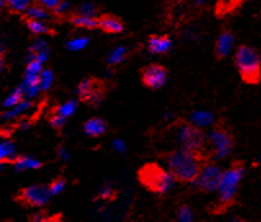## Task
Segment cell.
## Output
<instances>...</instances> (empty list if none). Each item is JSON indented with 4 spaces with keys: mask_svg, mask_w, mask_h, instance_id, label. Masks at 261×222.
I'll list each match as a JSON object with an SVG mask.
<instances>
[{
    "mask_svg": "<svg viewBox=\"0 0 261 222\" xmlns=\"http://www.w3.org/2000/svg\"><path fill=\"white\" fill-rule=\"evenodd\" d=\"M166 163L173 176L181 183L193 181L202 167L198 154L183 148L171 151L166 158Z\"/></svg>",
    "mask_w": 261,
    "mask_h": 222,
    "instance_id": "6da1fadb",
    "label": "cell"
},
{
    "mask_svg": "<svg viewBox=\"0 0 261 222\" xmlns=\"http://www.w3.org/2000/svg\"><path fill=\"white\" fill-rule=\"evenodd\" d=\"M139 180L153 193L165 194L174 186L176 179L169 170H164L158 164L148 163L139 171Z\"/></svg>",
    "mask_w": 261,
    "mask_h": 222,
    "instance_id": "7a4b0ae2",
    "label": "cell"
},
{
    "mask_svg": "<svg viewBox=\"0 0 261 222\" xmlns=\"http://www.w3.org/2000/svg\"><path fill=\"white\" fill-rule=\"evenodd\" d=\"M235 67L242 78L248 84H256L261 76V59L254 48L242 45L234 54Z\"/></svg>",
    "mask_w": 261,
    "mask_h": 222,
    "instance_id": "3957f363",
    "label": "cell"
},
{
    "mask_svg": "<svg viewBox=\"0 0 261 222\" xmlns=\"http://www.w3.org/2000/svg\"><path fill=\"white\" fill-rule=\"evenodd\" d=\"M243 175H245V168L242 164H233L225 172H222L221 181L218 187L219 203L222 207H226L234 200L235 193L243 179Z\"/></svg>",
    "mask_w": 261,
    "mask_h": 222,
    "instance_id": "277c9868",
    "label": "cell"
},
{
    "mask_svg": "<svg viewBox=\"0 0 261 222\" xmlns=\"http://www.w3.org/2000/svg\"><path fill=\"white\" fill-rule=\"evenodd\" d=\"M222 171L216 163L203 164L200 170V174L193 181H190L193 189L202 190L206 193L218 191L219 184L221 181Z\"/></svg>",
    "mask_w": 261,
    "mask_h": 222,
    "instance_id": "5b68a950",
    "label": "cell"
},
{
    "mask_svg": "<svg viewBox=\"0 0 261 222\" xmlns=\"http://www.w3.org/2000/svg\"><path fill=\"white\" fill-rule=\"evenodd\" d=\"M176 140L183 149L198 153L206 143V136L193 123H183L176 130Z\"/></svg>",
    "mask_w": 261,
    "mask_h": 222,
    "instance_id": "8992f818",
    "label": "cell"
},
{
    "mask_svg": "<svg viewBox=\"0 0 261 222\" xmlns=\"http://www.w3.org/2000/svg\"><path fill=\"white\" fill-rule=\"evenodd\" d=\"M206 140L209 142L213 157L216 161H220L222 158L228 157L233 150V138L232 135L222 127H215L207 132Z\"/></svg>",
    "mask_w": 261,
    "mask_h": 222,
    "instance_id": "52a82bcc",
    "label": "cell"
},
{
    "mask_svg": "<svg viewBox=\"0 0 261 222\" xmlns=\"http://www.w3.org/2000/svg\"><path fill=\"white\" fill-rule=\"evenodd\" d=\"M49 186L45 185H33L26 189H23L20 193L18 199L30 207H44L49 202L50 198Z\"/></svg>",
    "mask_w": 261,
    "mask_h": 222,
    "instance_id": "ba28073f",
    "label": "cell"
},
{
    "mask_svg": "<svg viewBox=\"0 0 261 222\" xmlns=\"http://www.w3.org/2000/svg\"><path fill=\"white\" fill-rule=\"evenodd\" d=\"M142 81L144 86L152 90H157L168 81V70L162 66L151 65L142 71Z\"/></svg>",
    "mask_w": 261,
    "mask_h": 222,
    "instance_id": "9c48e42d",
    "label": "cell"
},
{
    "mask_svg": "<svg viewBox=\"0 0 261 222\" xmlns=\"http://www.w3.org/2000/svg\"><path fill=\"white\" fill-rule=\"evenodd\" d=\"M234 36L230 31H224L221 35L218 37V41H216L215 46V52L218 58H225L228 55H230V53L233 52L234 49Z\"/></svg>",
    "mask_w": 261,
    "mask_h": 222,
    "instance_id": "30bf717a",
    "label": "cell"
},
{
    "mask_svg": "<svg viewBox=\"0 0 261 222\" xmlns=\"http://www.w3.org/2000/svg\"><path fill=\"white\" fill-rule=\"evenodd\" d=\"M147 46L152 54H166L173 46V42L168 36H152Z\"/></svg>",
    "mask_w": 261,
    "mask_h": 222,
    "instance_id": "8fae6325",
    "label": "cell"
},
{
    "mask_svg": "<svg viewBox=\"0 0 261 222\" xmlns=\"http://www.w3.org/2000/svg\"><path fill=\"white\" fill-rule=\"evenodd\" d=\"M107 130V125L102 118H94L87 119L84 123V132L90 138H98V136L103 135Z\"/></svg>",
    "mask_w": 261,
    "mask_h": 222,
    "instance_id": "7c38bea8",
    "label": "cell"
},
{
    "mask_svg": "<svg viewBox=\"0 0 261 222\" xmlns=\"http://www.w3.org/2000/svg\"><path fill=\"white\" fill-rule=\"evenodd\" d=\"M17 159V150L16 145L13 142L8 140L7 138H4V140L0 144V162L1 164L5 163H13Z\"/></svg>",
    "mask_w": 261,
    "mask_h": 222,
    "instance_id": "4fadbf2b",
    "label": "cell"
},
{
    "mask_svg": "<svg viewBox=\"0 0 261 222\" xmlns=\"http://www.w3.org/2000/svg\"><path fill=\"white\" fill-rule=\"evenodd\" d=\"M33 108V102L30 99H23L20 104H17L13 108H9L3 113V119L5 121H12L14 118L23 116L27 111H30Z\"/></svg>",
    "mask_w": 261,
    "mask_h": 222,
    "instance_id": "5bb4252c",
    "label": "cell"
},
{
    "mask_svg": "<svg viewBox=\"0 0 261 222\" xmlns=\"http://www.w3.org/2000/svg\"><path fill=\"white\" fill-rule=\"evenodd\" d=\"M190 123H193L197 127H207V126H211L215 121V117L211 112H207V111H196V112H192L189 117Z\"/></svg>",
    "mask_w": 261,
    "mask_h": 222,
    "instance_id": "9a60e30c",
    "label": "cell"
},
{
    "mask_svg": "<svg viewBox=\"0 0 261 222\" xmlns=\"http://www.w3.org/2000/svg\"><path fill=\"white\" fill-rule=\"evenodd\" d=\"M98 21H99V27L106 33L119 34L124 30V25L121 23V21L117 20L116 17L104 16Z\"/></svg>",
    "mask_w": 261,
    "mask_h": 222,
    "instance_id": "2e32d148",
    "label": "cell"
},
{
    "mask_svg": "<svg viewBox=\"0 0 261 222\" xmlns=\"http://www.w3.org/2000/svg\"><path fill=\"white\" fill-rule=\"evenodd\" d=\"M100 84L98 81L93 80V78H87V80H83L80 84L76 87V94L81 100L87 102V99L90 97V94L93 93L97 87H99Z\"/></svg>",
    "mask_w": 261,
    "mask_h": 222,
    "instance_id": "e0dca14e",
    "label": "cell"
},
{
    "mask_svg": "<svg viewBox=\"0 0 261 222\" xmlns=\"http://www.w3.org/2000/svg\"><path fill=\"white\" fill-rule=\"evenodd\" d=\"M14 168L17 172H23L26 170H38L43 166V163L33 157H17L16 161L13 162Z\"/></svg>",
    "mask_w": 261,
    "mask_h": 222,
    "instance_id": "ac0fdd59",
    "label": "cell"
},
{
    "mask_svg": "<svg viewBox=\"0 0 261 222\" xmlns=\"http://www.w3.org/2000/svg\"><path fill=\"white\" fill-rule=\"evenodd\" d=\"M23 99H26V98H25V90H23V87L20 85V86L10 91L9 95L4 100L3 107L4 108H7V110H9V108L16 107L17 104H20Z\"/></svg>",
    "mask_w": 261,
    "mask_h": 222,
    "instance_id": "d6986e66",
    "label": "cell"
},
{
    "mask_svg": "<svg viewBox=\"0 0 261 222\" xmlns=\"http://www.w3.org/2000/svg\"><path fill=\"white\" fill-rule=\"evenodd\" d=\"M49 9H46L45 7L43 5H31L26 9L25 12V17L27 20H40V21H45L49 18Z\"/></svg>",
    "mask_w": 261,
    "mask_h": 222,
    "instance_id": "ffe728a7",
    "label": "cell"
},
{
    "mask_svg": "<svg viewBox=\"0 0 261 222\" xmlns=\"http://www.w3.org/2000/svg\"><path fill=\"white\" fill-rule=\"evenodd\" d=\"M71 21L72 25L78 27H83V29H95V27H99V21L95 20V17L75 14Z\"/></svg>",
    "mask_w": 261,
    "mask_h": 222,
    "instance_id": "44dd1931",
    "label": "cell"
},
{
    "mask_svg": "<svg viewBox=\"0 0 261 222\" xmlns=\"http://www.w3.org/2000/svg\"><path fill=\"white\" fill-rule=\"evenodd\" d=\"M27 27L35 35H46L52 31V29L48 26L45 21L40 20H27Z\"/></svg>",
    "mask_w": 261,
    "mask_h": 222,
    "instance_id": "7402d4cb",
    "label": "cell"
},
{
    "mask_svg": "<svg viewBox=\"0 0 261 222\" xmlns=\"http://www.w3.org/2000/svg\"><path fill=\"white\" fill-rule=\"evenodd\" d=\"M126 55H128V49L125 46H117L116 49H113L112 52L110 53L107 62H108V65L116 66L125 61Z\"/></svg>",
    "mask_w": 261,
    "mask_h": 222,
    "instance_id": "603a6c76",
    "label": "cell"
},
{
    "mask_svg": "<svg viewBox=\"0 0 261 222\" xmlns=\"http://www.w3.org/2000/svg\"><path fill=\"white\" fill-rule=\"evenodd\" d=\"M78 110V102L76 100H68L66 103L59 104L57 108H55V113H58L61 116L68 118L70 116H72L75 112Z\"/></svg>",
    "mask_w": 261,
    "mask_h": 222,
    "instance_id": "cb8c5ba5",
    "label": "cell"
},
{
    "mask_svg": "<svg viewBox=\"0 0 261 222\" xmlns=\"http://www.w3.org/2000/svg\"><path fill=\"white\" fill-rule=\"evenodd\" d=\"M33 5V0H7V7L14 13H25Z\"/></svg>",
    "mask_w": 261,
    "mask_h": 222,
    "instance_id": "d4e9b609",
    "label": "cell"
},
{
    "mask_svg": "<svg viewBox=\"0 0 261 222\" xmlns=\"http://www.w3.org/2000/svg\"><path fill=\"white\" fill-rule=\"evenodd\" d=\"M89 45V39L87 36H80V37H75V39L70 40L66 44V48L71 52H79V50H83L87 46Z\"/></svg>",
    "mask_w": 261,
    "mask_h": 222,
    "instance_id": "484cf974",
    "label": "cell"
},
{
    "mask_svg": "<svg viewBox=\"0 0 261 222\" xmlns=\"http://www.w3.org/2000/svg\"><path fill=\"white\" fill-rule=\"evenodd\" d=\"M54 81V74L50 70H43V72L40 74V89L42 91L49 90L53 85Z\"/></svg>",
    "mask_w": 261,
    "mask_h": 222,
    "instance_id": "4316f807",
    "label": "cell"
},
{
    "mask_svg": "<svg viewBox=\"0 0 261 222\" xmlns=\"http://www.w3.org/2000/svg\"><path fill=\"white\" fill-rule=\"evenodd\" d=\"M76 14H81V16H89V17H95L97 14V7L94 5V3L90 1H85L81 3L76 9Z\"/></svg>",
    "mask_w": 261,
    "mask_h": 222,
    "instance_id": "83f0119b",
    "label": "cell"
},
{
    "mask_svg": "<svg viewBox=\"0 0 261 222\" xmlns=\"http://www.w3.org/2000/svg\"><path fill=\"white\" fill-rule=\"evenodd\" d=\"M39 84H40V74H25V77H23L22 82H21V86L25 89V87L36 86V85Z\"/></svg>",
    "mask_w": 261,
    "mask_h": 222,
    "instance_id": "f1b7e54d",
    "label": "cell"
},
{
    "mask_svg": "<svg viewBox=\"0 0 261 222\" xmlns=\"http://www.w3.org/2000/svg\"><path fill=\"white\" fill-rule=\"evenodd\" d=\"M103 100V91H102V87H97L93 93L90 94V97L87 99V103L91 104L94 107H98Z\"/></svg>",
    "mask_w": 261,
    "mask_h": 222,
    "instance_id": "f546056e",
    "label": "cell"
},
{
    "mask_svg": "<svg viewBox=\"0 0 261 222\" xmlns=\"http://www.w3.org/2000/svg\"><path fill=\"white\" fill-rule=\"evenodd\" d=\"M177 220L180 222H190L193 220V212L188 206H181L177 211Z\"/></svg>",
    "mask_w": 261,
    "mask_h": 222,
    "instance_id": "4dcf8cb0",
    "label": "cell"
},
{
    "mask_svg": "<svg viewBox=\"0 0 261 222\" xmlns=\"http://www.w3.org/2000/svg\"><path fill=\"white\" fill-rule=\"evenodd\" d=\"M66 186V181L63 179H57V180L53 181L50 185H49V191H50V195H58L59 193L63 191Z\"/></svg>",
    "mask_w": 261,
    "mask_h": 222,
    "instance_id": "1f68e13d",
    "label": "cell"
},
{
    "mask_svg": "<svg viewBox=\"0 0 261 222\" xmlns=\"http://www.w3.org/2000/svg\"><path fill=\"white\" fill-rule=\"evenodd\" d=\"M26 71H25V74H40L43 72V63L39 61H36V59H34V61L29 62V63H26Z\"/></svg>",
    "mask_w": 261,
    "mask_h": 222,
    "instance_id": "d6a6232c",
    "label": "cell"
},
{
    "mask_svg": "<svg viewBox=\"0 0 261 222\" xmlns=\"http://www.w3.org/2000/svg\"><path fill=\"white\" fill-rule=\"evenodd\" d=\"M66 121H67V118L63 116H61V114H58V113H55L53 114L52 117H50V126H52L53 129L55 130H61L63 126L66 125Z\"/></svg>",
    "mask_w": 261,
    "mask_h": 222,
    "instance_id": "836d02e7",
    "label": "cell"
},
{
    "mask_svg": "<svg viewBox=\"0 0 261 222\" xmlns=\"http://www.w3.org/2000/svg\"><path fill=\"white\" fill-rule=\"evenodd\" d=\"M45 48H48L46 41H44L43 39H36V40H34L33 44L30 45L29 52L33 53V54H36V53H39L40 50H43V49H45Z\"/></svg>",
    "mask_w": 261,
    "mask_h": 222,
    "instance_id": "e575fe53",
    "label": "cell"
},
{
    "mask_svg": "<svg viewBox=\"0 0 261 222\" xmlns=\"http://www.w3.org/2000/svg\"><path fill=\"white\" fill-rule=\"evenodd\" d=\"M23 90H25V98H26V99L33 100V99H35L38 95H39V93L42 91V89H40V85H36V86L25 87Z\"/></svg>",
    "mask_w": 261,
    "mask_h": 222,
    "instance_id": "d590c367",
    "label": "cell"
},
{
    "mask_svg": "<svg viewBox=\"0 0 261 222\" xmlns=\"http://www.w3.org/2000/svg\"><path fill=\"white\" fill-rule=\"evenodd\" d=\"M71 10V4L67 0H62L61 3L54 8L55 14H67Z\"/></svg>",
    "mask_w": 261,
    "mask_h": 222,
    "instance_id": "8d00e7d4",
    "label": "cell"
},
{
    "mask_svg": "<svg viewBox=\"0 0 261 222\" xmlns=\"http://www.w3.org/2000/svg\"><path fill=\"white\" fill-rule=\"evenodd\" d=\"M113 196H115V190H113V187L111 185H104L100 189L99 198H102V199H112Z\"/></svg>",
    "mask_w": 261,
    "mask_h": 222,
    "instance_id": "74e56055",
    "label": "cell"
},
{
    "mask_svg": "<svg viewBox=\"0 0 261 222\" xmlns=\"http://www.w3.org/2000/svg\"><path fill=\"white\" fill-rule=\"evenodd\" d=\"M62 0H39V4L43 5V7H45L46 9H52L54 10V8L61 3Z\"/></svg>",
    "mask_w": 261,
    "mask_h": 222,
    "instance_id": "f35d334b",
    "label": "cell"
},
{
    "mask_svg": "<svg viewBox=\"0 0 261 222\" xmlns=\"http://www.w3.org/2000/svg\"><path fill=\"white\" fill-rule=\"evenodd\" d=\"M112 148L113 150H116L117 153H124V151L126 150V145L121 139H115L112 142Z\"/></svg>",
    "mask_w": 261,
    "mask_h": 222,
    "instance_id": "ab89813d",
    "label": "cell"
},
{
    "mask_svg": "<svg viewBox=\"0 0 261 222\" xmlns=\"http://www.w3.org/2000/svg\"><path fill=\"white\" fill-rule=\"evenodd\" d=\"M35 59L36 61L42 62L43 65H44V63H45V62L49 59V49L45 48V49H43V50H40L39 53H36Z\"/></svg>",
    "mask_w": 261,
    "mask_h": 222,
    "instance_id": "60d3db41",
    "label": "cell"
},
{
    "mask_svg": "<svg viewBox=\"0 0 261 222\" xmlns=\"http://www.w3.org/2000/svg\"><path fill=\"white\" fill-rule=\"evenodd\" d=\"M58 157L61 158V159H63V161H67V159H70V158H71V154L68 153L67 149H66L65 147H59L58 148Z\"/></svg>",
    "mask_w": 261,
    "mask_h": 222,
    "instance_id": "b9f144b4",
    "label": "cell"
},
{
    "mask_svg": "<svg viewBox=\"0 0 261 222\" xmlns=\"http://www.w3.org/2000/svg\"><path fill=\"white\" fill-rule=\"evenodd\" d=\"M31 220H33V221H46V220H48V216H45L44 213L39 212V213H35V215L31 217Z\"/></svg>",
    "mask_w": 261,
    "mask_h": 222,
    "instance_id": "7bdbcfd3",
    "label": "cell"
},
{
    "mask_svg": "<svg viewBox=\"0 0 261 222\" xmlns=\"http://www.w3.org/2000/svg\"><path fill=\"white\" fill-rule=\"evenodd\" d=\"M17 126H18V129L21 130H27L29 127H31V122H30L29 119H22V121H21Z\"/></svg>",
    "mask_w": 261,
    "mask_h": 222,
    "instance_id": "ee69618b",
    "label": "cell"
},
{
    "mask_svg": "<svg viewBox=\"0 0 261 222\" xmlns=\"http://www.w3.org/2000/svg\"><path fill=\"white\" fill-rule=\"evenodd\" d=\"M171 117H173V113H171V112H168V113H165V118H166V119L171 118Z\"/></svg>",
    "mask_w": 261,
    "mask_h": 222,
    "instance_id": "f6af8a7d",
    "label": "cell"
},
{
    "mask_svg": "<svg viewBox=\"0 0 261 222\" xmlns=\"http://www.w3.org/2000/svg\"><path fill=\"white\" fill-rule=\"evenodd\" d=\"M0 5H1V7H7V0H0Z\"/></svg>",
    "mask_w": 261,
    "mask_h": 222,
    "instance_id": "bcb514c9",
    "label": "cell"
},
{
    "mask_svg": "<svg viewBox=\"0 0 261 222\" xmlns=\"http://www.w3.org/2000/svg\"><path fill=\"white\" fill-rule=\"evenodd\" d=\"M207 0H197V3L198 4H203V3H206Z\"/></svg>",
    "mask_w": 261,
    "mask_h": 222,
    "instance_id": "7dc6e473",
    "label": "cell"
},
{
    "mask_svg": "<svg viewBox=\"0 0 261 222\" xmlns=\"http://www.w3.org/2000/svg\"><path fill=\"white\" fill-rule=\"evenodd\" d=\"M260 162H261V158H260Z\"/></svg>",
    "mask_w": 261,
    "mask_h": 222,
    "instance_id": "c3c4849f",
    "label": "cell"
}]
</instances>
